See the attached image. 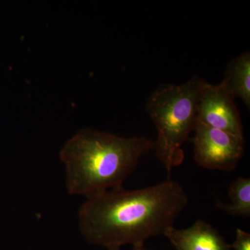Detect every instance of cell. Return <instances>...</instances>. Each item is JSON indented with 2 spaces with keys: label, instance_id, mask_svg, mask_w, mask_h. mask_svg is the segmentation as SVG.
<instances>
[{
  "label": "cell",
  "instance_id": "1",
  "mask_svg": "<svg viewBox=\"0 0 250 250\" xmlns=\"http://www.w3.org/2000/svg\"><path fill=\"white\" fill-rule=\"evenodd\" d=\"M85 198L78 212L81 234L90 244L107 249L144 246L173 226L188 204L183 188L170 178L144 188H118Z\"/></svg>",
  "mask_w": 250,
  "mask_h": 250
},
{
  "label": "cell",
  "instance_id": "2",
  "mask_svg": "<svg viewBox=\"0 0 250 250\" xmlns=\"http://www.w3.org/2000/svg\"><path fill=\"white\" fill-rule=\"evenodd\" d=\"M154 149L147 137L125 138L91 128L79 131L61 150L70 195L91 196L123 187L141 156Z\"/></svg>",
  "mask_w": 250,
  "mask_h": 250
},
{
  "label": "cell",
  "instance_id": "3",
  "mask_svg": "<svg viewBox=\"0 0 250 250\" xmlns=\"http://www.w3.org/2000/svg\"><path fill=\"white\" fill-rule=\"evenodd\" d=\"M204 82L194 76L182 85H161L148 98L146 108L157 131L153 149L168 172L185 159L182 147L196 125Z\"/></svg>",
  "mask_w": 250,
  "mask_h": 250
},
{
  "label": "cell",
  "instance_id": "4",
  "mask_svg": "<svg viewBox=\"0 0 250 250\" xmlns=\"http://www.w3.org/2000/svg\"><path fill=\"white\" fill-rule=\"evenodd\" d=\"M194 159L209 170L233 171L244 153V136L206 126L197 121L194 129Z\"/></svg>",
  "mask_w": 250,
  "mask_h": 250
},
{
  "label": "cell",
  "instance_id": "5",
  "mask_svg": "<svg viewBox=\"0 0 250 250\" xmlns=\"http://www.w3.org/2000/svg\"><path fill=\"white\" fill-rule=\"evenodd\" d=\"M197 121L206 126L243 136V123L238 108L220 84L204 82L197 109Z\"/></svg>",
  "mask_w": 250,
  "mask_h": 250
},
{
  "label": "cell",
  "instance_id": "6",
  "mask_svg": "<svg viewBox=\"0 0 250 250\" xmlns=\"http://www.w3.org/2000/svg\"><path fill=\"white\" fill-rule=\"evenodd\" d=\"M177 250H230L231 246L210 224L198 220L187 229L167 228L163 233Z\"/></svg>",
  "mask_w": 250,
  "mask_h": 250
},
{
  "label": "cell",
  "instance_id": "7",
  "mask_svg": "<svg viewBox=\"0 0 250 250\" xmlns=\"http://www.w3.org/2000/svg\"><path fill=\"white\" fill-rule=\"evenodd\" d=\"M220 85L231 98H239L250 109V52H244L230 62Z\"/></svg>",
  "mask_w": 250,
  "mask_h": 250
},
{
  "label": "cell",
  "instance_id": "8",
  "mask_svg": "<svg viewBox=\"0 0 250 250\" xmlns=\"http://www.w3.org/2000/svg\"><path fill=\"white\" fill-rule=\"evenodd\" d=\"M231 203L217 202L215 207L232 216L250 217V179L238 177L229 188Z\"/></svg>",
  "mask_w": 250,
  "mask_h": 250
},
{
  "label": "cell",
  "instance_id": "9",
  "mask_svg": "<svg viewBox=\"0 0 250 250\" xmlns=\"http://www.w3.org/2000/svg\"><path fill=\"white\" fill-rule=\"evenodd\" d=\"M231 248L234 250H250V234L241 229H237L236 240Z\"/></svg>",
  "mask_w": 250,
  "mask_h": 250
},
{
  "label": "cell",
  "instance_id": "10",
  "mask_svg": "<svg viewBox=\"0 0 250 250\" xmlns=\"http://www.w3.org/2000/svg\"><path fill=\"white\" fill-rule=\"evenodd\" d=\"M133 250H148L147 249H146V248H144V246H140V247H135V248H133Z\"/></svg>",
  "mask_w": 250,
  "mask_h": 250
},
{
  "label": "cell",
  "instance_id": "11",
  "mask_svg": "<svg viewBox=\"0 0 250 250\" xmlns=\"http://www.w3.org/2000/svg\"><path fill=\"white\" fill-rule=\"evenodd\" d=\"M108 250H121V248H109V249H108Z\"/></svg>",
  "mask_w": 250,
  "mask_h": 250
}]
</instances>
